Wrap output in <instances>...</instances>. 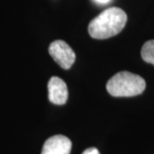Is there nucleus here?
I'll use <instances>...</instances> for the list:
<instances>
[{"label":"nucleus","instance_id":"20e7f679","mask_svg":"<svg viewBox=\"0 0 154 154\" xmlns=\"http://www.w3.org/2000/svg\"><path fill=\"white\" fill-rule=\"evenodd\" d=\"M71 140L66 136L57 134L45 142L41 154H70Z\"/></svg>","mask_w":154,"mask_h":154},{"label":"nucleus","instance_id":"6e6552de","mask_svg":"<svg viewBox=\"0 0 154 154\" xmlns=\"http://www.w3.org/2000/svg\"><path fill=\"white\" fill-rule=\"evenodd\" d=\"M96 3L98 4H101V5H105V4H108L110 0H94Z\"/></svg>","mask_w":154,"mask_h":154},{"label":"nucleus","instance_id":"7ed1b4c3","mask_svg":"<svg viewBox=\"0 0 154 154\" xmlns=\"http://www.w3.org/2000/svg\"><path fill=\"white\" fill-rule=\"evenodd\" d=\"M50 55L63 69H70L75 61V54L71 47L63 40L53 41L49 46Z\"/></svg>","mask_w":154,"mask_h":154},{"label":"nucleus","instance_id":"f03ea898","mask_svg":"<svg viewBox=\"0 0 154 154\" xmlns=\"http://www.w3.org/2000/svg\"><path fill=\"white\" fill-rule=\"evenodd\" d=\"M146 86L141 76L131 72L121 71L108 81L106 89L114 97H133L142 94Z\"/></svg>","mask_w":154,"mask_h":154},{"label":"nucleus","instance_id":"423d86ee","mask_svg":"<svg viewBox=\"0 0 154 154\" xmlns=\"http://www.w3.org/2000/svg\"><path fill=\"white\" fill-rule=\"evenodd\" d=\"M141 57L145 62L154 65V39L148 40L143 45Z\"/></svg>","mask_w":154,"mask_h":154},{"label":"nucleus","instance_id":"f257e3e1","mask_svg":"<svg viewBox=\"0 0 154 154\" xmlns=\"http://www.w3.org/2000/svg\"><path fill=\"white\" fill-rule=\"evenodd\" d=\"M127 14L120 8L111 7L93 19L88 26V33L92 38L105 39L121 32L126 25Z\"/></svg>","mask_w":154,"mask_h":154},{"label":"nucleus","instance_id":"0eeeda50","mask_svg":"<svg viewBox=\"0 0 154 154\" xmlns=\"http://www.w3.org/2000/svg\"><path fill=\"white\" fill-rule=\"evenodd\" d=\"M82 154H100L99 153V150L95 147H90L88 148L87 150H85L82 152Z\"/></svg>","mask_w":154,"mask_h":154},{"label":"nucleus","instance_id":"39448f33","mask_svg":"<svg viewBox=\"0 0 154 154\" xmlns=\"http://www.w3.org/2000/svg\"><path fill=\"white\" fill-rule=\"evenodd\" d=\"M68 88L66 83L59 77L53 76L48 82V97L54 105H64L68 99Z\"/></svg>","mask_w":154,"mask_h":154}]
</instances>
